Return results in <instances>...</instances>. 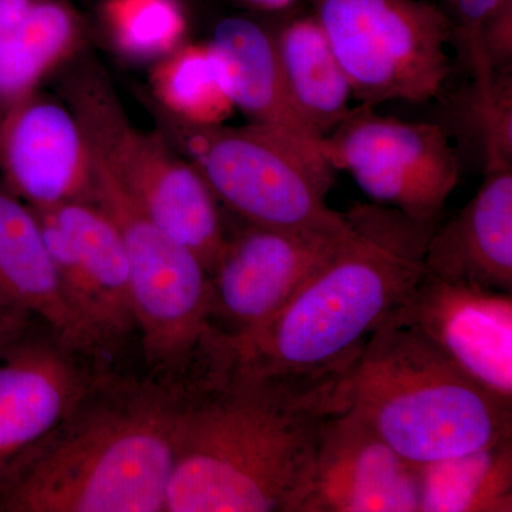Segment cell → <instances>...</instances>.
<instances>
[{
    "instance_id": "cell-4",
    "label": "cell",
    "mask_w": 512,
    "mask_h": 512,
    "mask_svg": "<svg viewBox=\"0 0 512 512\" xmlns=\"http://www.w3.org/2000/svg\"><path fill=\"white\" fill-rule=\"evenodd\" d=\"M343 402L409 463L512 439V403L468 379L416 329L387 318L342 379Z\"/></svg>"
},
{
    "instance_id": "cell-22",
    "label": "cell",
    "mask_w": 512,
    "mask_h": 512,
    "mask_svg": "<svg viewBox=\"0 0 512 512\" xmlns=\"http://www.w3.org/2000/svg\"><path fill=\"white\" fill-rule=\"evenodd\" d=\"M151 87L164 114L183 123L217 126L235 110L224 67L211 42H184L158 60Z\"/></svg>"
},
{
    "instance_id": "cell-2",
    "label": "cell",
    "mask_w": 512,
    "mask_h": 512,
    "mask_svg": "<svg viewBox=\"0 0 512 512\" xmlns=\"http://www.w3.org/2000/svg\"><path fill=\"white\" fill-rule=\"evenodd\" d=\"M188 389L97 373L0 488V512H165Z\"/></svg>"
},
{
    "instance_id": "cell-15",
    "label": "cell",
    "mask_w": 512,
    "mask_h": 512,
    "mask_svg": "<svg viewBox=\"0 0 512 512\" xmlns=\"http://www.w3.org/2000/svg\"><path fill=\"white\" fill-rule=\"evenodd\" d=\"M94 156L64 101L32 93L0 113V178L32 208L92 201Z\"/></svg>"
},
{
    "instance_id": "cell-18",
    "label": "cell",
    "mask_w": 512,
    "mask_h": 512,
    "mask_svg": "<svg viewBox=\"0 0 512 512\" xmlns=\"http://www.w3.org/2000/svg\"><path fill=\"white\" fill-rule=\"evenodd\" d=\"M227 77L229 97L248 123L282 131L322 153V138L293 109L276 57L274 37L254 20L222 19L210 40Z\"/></svg>"
},
{
    "instance_id": "cell-10",
    "label": "cell",
    "mask_w": 512,
    "mask_h": 512,
    "mask_svg": "<svg viewBox=\"0 0 512 512\" xmlns=\"http://www.w3.org/2000/svg\"><path fill=\"white\" fill-rule=\"evenodd\" d=\"M346 232L348 221L342 229L244 222V227L227 234L208 275L211 329L232 348H242L328 261Z\"/></svg>"
},
{
    "instance_id": "cell-19",
    "label": "cell",
    "mask_w": 512,
    "mask_h": 512,
    "mask_svg": "<svg viewBox=\"0 0 512 512\" xmlns=\"http://www.w3.org/2000/svg\"><path fill=\"white\" fill-rule=\"evenodd\" d=\"M83 19L69 0H30L0 26V113L83 49Z\"/></svg>"
},
{
    "instance_id": "cell-20",
    "label": "cell",
    "mask_w": 512,
    "mask_h": 512,
    "mask_svg": "<svg viewBox=\"0 0 512 512\" xmlns=\"http://www.w3.org/2000/svg\"><path fill=\"white\" fill-rule=\"evenodd\" d=\"M272 37L292 107L323 140L353 110L348 74L313 13L289 20Z\"/></svg>"
},
{
    "instance_id": "cell-11",
    "label": "cell",
    "mask_w": 512,
    "mask_h": 512,
    "mask_svg": "<svg viewBox=\"0 0 512 512\" xmlns=\"http://www.w3.org/2000/svg\"><path fill=\"white\" fill-rule=\"evenodd\" d=\"M32 210L74 315L100 353L114 348L137 330L126 247L116 222L93 200Z\"/></svg>"
},
{
    "instance_id": "cell-8",
    "label": "cell",
    "mask_w": 512,
    "mask_h": 512,
    "mask_svg": "<svg viewBox=\"0 0 512 512\" xmlns=\"http://www.w3.org/2000/svg\"><path fill=\"white\" fill-rule=\"evenodd\" d=\"M313 15L363 106L439 99L453 28L427 0H311Z\"/></svg>"
},
{
    "instance_id": "cell-7",
    "label": "cell",
    "mask_w": 512,
    "mask_h": 512,
    "mask_svg": "<svg viewBox=\"0 0 512 512\" xmlns=\"http://www.w3.org/2000/svg\"><path fill=\"white\" fill-rule=\"evenodd\" d=\"M218 202L247 224L342 229L343 212L328 205L335 170L319 150L272 128L194 126L164 114Z\"/></svg>"
},
{
    "instance_id": "cell-17",
    "label": "cell",
    "mask_w": 512,
    "mask_h": 512,
    "mask_svg": "<svg viewBox=\"0 0 512 512\" xmlns=\"http://www.w3.org/2000/svg\"><path fill=\"white\" fill-rule=\"evenodd\" d=\"M0 305L15 306L70 348L99 355L64 298L55 262L35 211L0 178Z\"/></svg>"
},
{
    "instance_id": "cell-21",
    "label": "cell",
    "mask_w": 512,
    "mask_h": 512,
    "mask_svg": "<svg viewBox=\"0 0 512 512\" xmlns=\"http://www.w3.org/2000/svg\"><path fill=\"white\" fill-rule=\"evenodd\" d=\"M419 512H511L512 439L419 466Z\"/></svg>"
},
{
    "instance_id": "cell-14",
    "label": "cell",
    "mask_w": 512,
    "mask_h": 512,
    "mask_svg": "<svg viewBox=\"0 0 512 512\" xmlns=\"http://www.w3.org/2000/svg\"><path fill=\"white\" fill-rule=\"evenodd\" d=\"M50 330L32 328L0 356V488L69 416L96 370Z\"/></svg>"
},
{
    "instance_id": "cell-9",
    "label": "cell",
    "mask_w": 512,
    "mask_h": 512,
    "mask_svg": "<svg viewBox=\"0 0 512 512\" xmlns=\"http://www.w3.org/2000/svg\"><path fill=\"white\" fill-rule=\"evenodd\" d=\"M320 148L330 167L352 175L370 200L420 224H439L460 180L457 148L440 123L382 116L363 104Z\"/></svg>"
},
{
    "instance_id": "cell-5",
    "label": "cell",
    "mask_w": 512,
    "mask_h": 512,
    "mask_svg": "<svg viewBox=\"0 0 512 512\" xmlns=\"http://www.w3.org/2000/svg\"><path fill=\"white\" fill-rule=\"evenodd\" d=\"M62 82L94 157L154 224L194 252L210 274L227 238L220 202L198 168L163 136L140 130L106 72L80 59Z\"/></svg>"
},
{
    "instance_id": "cell-26",
    "label": "cell",
    "mask_w": 512,
    "mask_h": 512,
    "mask_svg": "<svg viewBox=\"0 0 512 512\" xmlns=\"http://www.w3.org/2000/svg\"><path fill=\"white\" fill-rule=\"evenodd\" d=\"M244 8L259 10V12H279L288 9L296 0H237Z\"/></svg>"
},
{
    "instance_id": "cell-6",
    "label": "cell",
    "mask_w": 512,
    "mask_h": 512,
    "mask_svg": "<svg viewBox=\"0 0 512 512\" xmlns=\"http://www.w3.org/2000/svg\"><path fill=\"white\" fill-rule=\"evenodd\" d=\"M94 165L92 200L116 222L126 247L131 301L147 366L156 379L188 382L220 345L210 326L207 269L127 197L96 157Z\"/></svg>"
},
{
    "instance_id": "cell-16",
    "label": "cell",
    "mask_w": 512,
    "mask_h": 512,
    "mask_svg": "<svg viewBox=\"0 0 512 512\" xmlns=\"http://www.w3.org/2000/svg\"><path fill=\"white\" fill-rule=\"evenodd\" d=\"M424 272L451 282L512 292V168L483 171L476 194L431 232Z\"/></svg>"
},
{
    "instance_id": "cell-1",
    "label": "cell",
    "mask_w": 512,
    "mask_h": 512,
    "mask_svg": "<svg viewBox=\"0 0 512 512\" xmlns=\"http://www.w3.org/2000/svg\"><path fill=\"white\" fill-rule=\"evenodd\" d=\"M346 370L261 372L237 352L190 384L165 512H293Z\"/></svg>"
},
{
    "instance_id": "cell-3",
    "label": "cell",
    "mask_w": 512,
    "mask_h": 512,
    "mask_svg": "<svg viewBox=\"0 0 512 512\" xmlns=\"http://www.w3.org/2000/svg\"><path fill=\"white\" fill-rule=\"evenodd\" d=\"M345 217L348 232L338 249L237 349L255 369L295 376L343 372L419 282L437 225L376 202L353 205Z\"/></svg>"
},
{
    "instance_id": "cell-23",
    "label": "cell",
    "mask_w": 512,
    "mask_h": 512,
    "mask_svg": "<svg viewBox=\"0 0 512 512\" xmlns=\"http://www.w3.org/2000/svg\"><path fill=\"white\" fill-rule=\"evenodd\" d=\"M443 127L471 148L485 170L512 168V67L473 74L444 104Z\"/></svg>"
},
{
    "instance_id": "cell-12",
    "label": "cell",
    "mask_w": 512,
    "mask_h": 512,
    "mask_svg": "<svg viewBox=\"0 0 512 512\" xmlns=\"http://www.w3.org/2000/svg\"><path fill=\"white\" fill-rule=\"evenodd\" d=\"M387 318L416 329L468 379L512 403V292L423 272Z\"/></svg>"
},
{
    "instance_id": "cell-25",
    "label": "cell",
    "mask_w": 512,
    "mask_h": 512,
    "mask_svg": "<svg viewBox=\"0 0 512 512\" xmlns=\"http://www.w3.org/2000/svg\"><path fill=\"white\" fill-rule=\"evenodd\" d=\"M33 320L23 309L0 305V356L32 328Z\"/></svg>"
},
{
    "instance_id": "cell-13",
    "label": "cell",
    "mask_w": 512,
    "mask_h": 512,
    "mask_svg": "<svg viewBox=\"0 0 512 512\" xmlns=\"http://www.w3.org/2000/svg\"><path fill=\"white\" fill-rule=\"evenodd\" d=\"M419 505V466L348 407L330 414L293 512H419Z\"/></svg>"
},
{
    "instance_id": "cell-24",
    "label": "cell",
    "mask_w": 512,
    "mask_h": 512,
    "mask_svg": "<svg viewBox=\"0 0 512 512\" xmlns=\"http://www.w3.org/2000/svg\"><path fill=\"white\" fill-rule=\"evenodd\" d=\"M100 16L111 47L130 62H158L187 33L180 0H104Z\"/></svg>"
}]
</instances>
